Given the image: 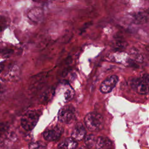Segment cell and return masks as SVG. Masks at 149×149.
I'll return each mask as SVG.
<instances>
[{
    "mask_svg": "<svg viewBox=\"0 0 149 149\" xmlns=\"http://www.w3.org/2000/svg\"><path fill=\"white\" fill-rule=\"evenodd\" d=\"M86 127L91 132L99 131L102 129L104 121L102 116L97 112H90L84 118Z\"/></svg>",
    "mask_w": 149,
    "mask_h": 149,
    "instance_id": "6da1fadb",
    "label": "cell"
},
{
    "mask_svg": "<svg viewBox=\"0 0 149 149\" xmlns=\"http://www.w3.org/2000/svg\"><path fill=\"white\" fill-rule=\"evenodd\" d=\"M74 96V91L72 88H68L64 94V97L66 101L70 100Z\"/></svg>",
    "mask_w": 149,
    "mask_h": 149,
    "instance_id": "9a60e30c",
    "label": "cell"
},
{
    "mask_svg": "<svg viewBox=\"0 0 149 149\" xmlns=\"http://www.w3.org/2000/svg\"><path fill=\"white\" fill-rule=\"evenodd\" d=\"M134 20L136 23H143L147 22V16L144 13L139 12L134 15Z\"/></svg>",
    "mask_w": 149,
    "mask_h": 149,
    "instance_id": "8fae6325",
    "label": "cell"
},
{
    "mask_svg": "<svg viewBox=\"0 0 149 149\" xmlns=\"http://www.w3.org/2000/svg\"><path fill=\"white\" fill-rule=\"evenodd\" d=\"M77 146L76 140L73 138H66L58 145V147L61 149H75Z\"/></svg>",
    "mask_w": 149,
    "mask_h": 149,
    "instance_id": "30bf717a",
    "label": "cell"
},
{
    "mask_svg": "<svg viewBox=\"0 0 149 149\" xmlns=\"http://www.w3.org/2000/svg\"><path fill=\"white\" fill-rule=\"evenodd\" d=\"M148 86H149V74H144L141 78Z\"/></svg>",
    "mask_w": 149,
    "mask_h": 149,
    "instance_id": "2e32d148",
    "label": "cell"
},
{
    "mask_svg": "<svg viewBox=\"0 0 149 149\" xmlns=\"http://www.w3.org/2000/svg\"><path fill=\"white\" fill-rule=\"evenodd\" d=\"M130 55L132 56V57L134 58V59L136 60V61L139 62H143V56L136 49H132L130 51Z\"/></svg>",
    "mask_w": 149,
    "mask_h": 149,
    "instance_id": "5bb4252c",
    "label": "cell"
},
{
    "mask_svg": "<svg viewBox=\"0 0 149 149\" xmlns=\"http://www.w3.org/2000/svg\"><path fill=\"white\" fill-rule=\"evenodd\" d=\"M43 16L42 9L38 7H35L31 9L27 13V17L29 19L35 23H38L42 21Z\"/></svg>",
    "mask_w": 149,
    "mask_h": 149,
    "instance_id": "52a82bcc",
    "label": "cell"
},
{
    "mask_svg": "<svg viewBox=\"0 0 149 149\" xmlns=\"http://www.w3.org/2000/svg\"><path fill=\"white\" fill-rule=\"evenodd\" d=\"M75 109L73 106L68 105L62 108L58 113L59 121L65 123H70L74 118Z\"/></svg>",
    "mask_w": 149,
    "mask_h": 149,
    "instance_id": "3957f363",
    "label": "cell"
},
{
    "mask_svg": "<svg viewBox=\"0 0 149 149\" xmlns=\"http://www.w3.org/2000/svg\"><path fill=\"white\" fill-rule=\"evenodd\" d=\"M96 140L95 136L91 134L87 136L84 139V143L88 148H91L94 144H95Z\"/></svg>",
    "mask_w": 149,
    "mask_h": 149,
    "instance_id": "7c38bea8",
    "label": "cell"
},
{
    "mask_svg": "<svg viewBox=\"0 0 149 149\" xmlns=\"http://www.w3.org/2000/svg\"><path fill=\"white\" fill-rule=\"evenodd\" d=\"M79 149H85V148H84V147H80Z\"/></svg>",
    "mask_w": 149,
    "mask_h": 149,
    "instance_id": "d6986e66",
    "label": "cell"
},
{
    "mask_svg": "<svg viewBox=\"0 0 149 149\" xmlns=\"http://www.w3.org/2000/svg\"><path fill=\"white\" fill-rule=\"evenodd\" d=\"M132 87L140 94H147L149 92V86L141 78H136L132 80Z\"/></svg>",
    "mask_w": 149,
    "mask_h": 149,
    "instance_id": "8992f818",
    "label": "cell"
},
{
    "mask_svg": "<svg viewBox=\"0 0 149 149\" xmlns=\"http://www.w3.org/2000/svg\"><path fill=\"white\" fill-rule=\"evenodd\" d=\"M29 149H47V146L41 141H35L31 143L29 146Z\"/></svg>",
    "mask_w": 149,
    "mask_h": 149,
    "instance_id": "4fadbf2b",
    "label": "cell"
},
{
    "mask_svg": "<svg viewBox=\"0 0 149 149\" xmlns=\"http://www.w3.org/2000/svg\"><path fill=\"white\" fill-rule=\"evenodd\" d=\"M38 118L39 115L36 111H27L23 115L21 119V125L26 130H31L36 125Z\"/></svg>",
    "mask_w": 149,
    "mask_h": 149,
    "instance_id": "7a4b0ae2",
    "label": "cell"
},
{
    "mask_svg": "<svg viewBox=\"0 0 149 149\" xmlns=\"http://www.w3.org/2000/svg\"><path fill=\"white\" fill-rule=\"evenodd\" d=\"M95 146L96 149H110L112 142L108 138L100 136L97 139Z\"/></svg>",
    "mask_w": 149,
    "mask_h": 149,
    "instance_id": "9c48e42d",
    "label": "cell"
},
{
    "mask_svg": "<svg viewBox=\"0 0 149 149\" xmlns=\"http://www.w3.org/2000/svg\"><path fill=\"white\" fill-rule=\"evenodd\" d=\"M146 49H147L148 51H149V45L146 47Z\"/></svg>",
    "mask_w": 149,
    "mask_h": 149,
    "instance_id": "e0dca14e",
    "label": "cell"
},
{
    "mask_svg": "<svg viewBox=\"0 0 149 149\" xmlns=\"http://www.w3.org/2000/svg\"><path fill=\"white\" fill-rule=\"evenodd\" d=\"M33 1H34V2H38V1H41V0H33Z\"/></svg>",
    "mask_w": 149,
    "mask_h": 149,
    "instance_id": "ac0fdd59",
    "label": "cell"
},
{
    "mask_svg": "<svg viewBox=\"0 0 149 149\" xmlns=\"http://www.w3.org/2000/svg\"><path fill=\"white\" fill-rule=\"evenodd\" d=\"M86 130L81 123L76 125L71 133L72 137L75 140H81L86 135Z\"/></svg>",
    "mask_w": 149,
    "mask_h": 149,
    "instance_id": "ba28073f",
    "label": "cell"
},
{
    "mask_svg": "<svg viewBox=\"0 0 149 149\" xmlns=\"http://www.w3.org/2000/svg\"><path fill=\"white\" fill-rule=\"evenodd\" d=\"M63 132V128L59 125L53 126L46 129L43 133L44 138L47 141H55L59 139Z\"/></svg>",
    "mask_w": 149,
    "mask_h": 149,
    "instance_id": "5b68a950",
    "label": "cell"
},
{
    "mask_svg": "<svg viewBox=\"0 0 149 149\" xmlns=\"http://www.w3.org/2000/svg\"><path fill=\"white\" fill-rule=\"evenodd\" d=\"M118 80L119 78L116 75H112L107 77L100 84V91L104 94L110 93L115 88Z\"/></svg>",
    "mask_w": 149,
    "mask_h": 149,
    "instance_id": "277c9868",
    "label": "cell"
}]
</instances>
